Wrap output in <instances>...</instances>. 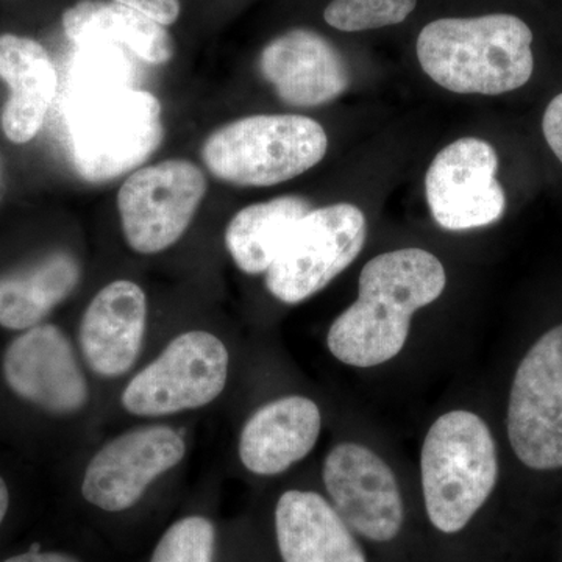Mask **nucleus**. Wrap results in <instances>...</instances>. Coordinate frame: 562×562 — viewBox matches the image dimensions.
<instances>
[{"label":"nucleus","instance_id":"nucleus-15","mask_svg":"<svg viewBox=\"0 0 562 562\" xmlns=\"http://www.w3.org/2000/svg\"><path fill=\"white\" fill-rule=\"evenodd\" d=\"M146 324V294L138 284L117 280L99 291L80 324V349L91 371L105 379L131 371Z\"/></svg>","mask_w":562,"mask_h":562},{"label":"nucleus","instance_id":"nucleus-9","mask_svg":"<svg viewBox=\"0 0 562 562\" xmlns=\"http://www.w3.org/2000/svg\"><path fill=\"white\" fill-rule=\"evenodd\" d=\"M205 192V176L188 160H166L133 172L117 194L128 246L143 255L169 249L190 227Z\"/></svg>","mask_w":562,"mask_h":562},{"label":"nucleus","instance_id":"nucleus-2","mask_svg":"<svg viewBox=\"0 0 562 562\" xmlns=\"http://www.w3.org/2000/svg\"><path fill=\"white\" fill-rule=\"evenodd\" d=\"M532 32L513 14L443 18L417 38L424 72L457 94L501 95L519 90L535 69Z\"/></svg>","mask_w":562,"mask_h":562},{"label":"nucleus","instance_id":"nucleus-27","mask_svg":"<svg viewBox=\"0 0 562 562\" xmlns=\"http://www.w3.org/2000/svg\"><path fill=\"white\" fill-rule=\"evenodd\" d=\"M3 562H79L76 558L68 557V554L55 552H31L18 554V557L9 558Z\"/></svg>","mask_w":562,"mask_h":562},{"label":"nucleus","instance_id":"nucleus-8","mask_svg":"<svg viewBox=\"0 0 562 562\" xmlns=\"http://www.w3.org/2000/svg\"><path fill=\"white\" fill-rule=\"evenodd\" d=\"M508 438L532 471L562 469V325L541 336L514 375Z\"/></svg>","mask_w":562,"mask_h":562},{"label":"nucleus","instance_id":"nucleus-13","mask_svg":"<svg viewBox=\"0 0 562 562\" xmlns=\"http://www.w3.org/2000/svg\"><path fill=\"white\" fill-rule=\"evenodd\" d=\"M3 376L18 397L55 414L80 412L90 395L69 339L50 324L29 328L10 344Z\"/></svg>","mask_w":562,"mask_h":562},{"label":"nucleus","instance_id":"nucleus-7","mask_svg":"<svg viewBox=\"0 0 562 562\" xmlns=\"http://www.w3.org/2000/svg\"><path fill=\"white\" fill-rule=\"evenodd\" d=\"M228 350L209 331H188L136 373L122 392L133 416L160 417L216 401L227 384Z\"/></svg>","mask_w":562,"mask_h":562},{"label":"nucleus","instance_id":"nucleus-4","mask_svg":"<svg viewBox=\"0 0 562 562\" xmlns=\"http://www.w3.org/2000/svg\"><path fill=\"white\" fill-rule=\"evenodd\" d=\"M66 106L70 161L90 183L138 168L165 135L160 102L149 91L117 88Z\"/></svg>","mask_w":562,"mask_h":562},{"label":"nucleus","instance_id":"nucleus-20","mask_svg":"<svg viewBox=\"0 0 562 562\" xmlns=\"http://www.w3.org/2000/svg\"><path fill=\"white\" fill-rule=\"evenodd\" d=\"M79 261L68 251H55L20 272L0 277V327L29 330L76 291Z\"/></svg>","mask_w":562,"mask_h":562},{"label":"nucleus","instance_id":"nucleus-23","mask_svg":"<svg viewBox=\"0 0 562 562\" xmlns=\"http://www.w3.org/2000/svg\"><path fill=\"white\" fill-rule=\"evenodd\" d=\"M417 0H331L324 20L336 31L366 32L402 24Z\"/></svg>","mask_w":562,"mask_h":562},{"label":"nucleus","instance_id":"nucleus-24","mask_svg":"<svg viewBox=\"0 0 562 562\" xmlns=\"http://www.w3.org/2000/svg\"><path fill=\"white\" fill-rule=\"evenodd\" d=\"M216 532L202 516H190L171 525L155 547L150 562H213Z\"/></svg>","mask_w":562,"mask_h":562},{"label":"nucleus","instance_id":"nucleus-28","mask_svg":"<svg viewBox=\"0 0 562 562\" xmlns=\"http://www.w3.org/2000/svg\"><path fill=\"white\" fill-rule=\"evenodd\" d=\"M9 486H7L5 480H3L2 476H0V525H2L3 519H5L7 513H9Z\"/></svg>","mask_w":562,"mask_h":562},{"label":"nucleus","instance_id":"nucleus-14","mask_svg":"<svg viewBox=\"0 0 562 562\" xmlns=\"http://www.w3.org/2000/svg\"><path fill=\"white\" fill-rule=\"evenodd\" d=\"M260 72L291 106H319L338 99L350 85L341 52L321 33L295 29L272 40L260 55Z\"/></svg>","mask_w":562,"mask_h":562},{"label":"nucleus","instance_id":"nucleus-25","mask_svg":"<svg viewBox=\"0 0 562 562\" xmlns=\"http://www.w3.org/2000/svg\"><path fill=\"white\" fill-rule=\"evenodd\" d=\"M122 5L146 14L150 20L157 21L161 25H171L179 20L180 2L179 0H114Z\"/></svg>","mask_w":562,"mask_h":562},{"label":"nucleus","instance_id":"nucleus-11","mask_svg":"<svg viewBox=\"0 0 562 562\" xmlns=\"http://www.w3.org/2000/svg\"><path fill=\"white\" fill-rule=\"evenodd\" d=\"M324 483L351 531L373 542H390L401 532L405 509L397 480L368 447L336 446L324 462Z\"/></svg>","mask_w":562,"mask_h":562},{"label":"nucleus","instance_id":"nucleus-19","mask_svg":"<svg viewBox=\"0 0 562 562\" xmlns=\"http://www.w3.org/2000/svg\"><path fill=\"white\" fill-rule=\"evenodd\" d=\"M63 29L76 46L125 47L150 65H165L173 55L165 25L114 0H80L63 14Z\"/></svg>","mask_w":562,"mask_h":562},{"label":"nucleus","instance_id":"nucleus-18","mask_svg":"<svg viewBox=\"0 0 562 562\" xmlns=\"http://www.w3.org/2000/svg\"><path fill=\"white\" fill-rule=\"evenodd\" d=\"M0 79L10 90L2 131L11 143H29L43 127L57 92L54 63L38 41L5 33L0 35Z\"/></svg>","mask_w":562,"mask_h":562},{"label":"nucleus","instance_id":"nucleus-12","mask_svg":"<svg viewBox=\"0 0 562 562\" xmlns=\"http://www.w3.org/2000/svg\"><path fill=\"white\" fill-rule=\"evenodd\" d=\"M184 453L183 438L172 428L144 427L125 432L92 457L81 494L103 512H125L158 476L176 468Z\"/></svg>","mask_w":562,"mask_h":562},{"label":"nucleus","instance_id":"nucleus-21","mask_svg":"<svg viewBox=\"0 0 562 562\" xmlns=\"http://www.w3.org/2000/svg\"><path fill=\"white\" fill-rule=\"evenodd\" d=\"M312 210L306 199L283 195L238 211L225 231V246L235 265L249 276L268 272L299 222Z\"/></svg>","mask_w":562,"mask_h":562},{"label":"nucleus","instance_id":"nucleus-5","mask_svg":"<svg viewBox=\"0 0 562 562\" xmlns=\"http://www.w3.org/2000/svg\"><path fill=\"white\" fill-rule=\"evenodd\" d=\"M327 149V133L312 117L257 114L211 133L202 158L216 179L239 187H272L319 165Z\"/></svg>","mask_w":562,"mask_h":562},{"label":"nucleus","instance_id":"nucleus-1","mask_svg":"<svg viewBox=\"0 0 562 562\" xmlns=\"http://www.w3.org/2000/svg\"><path fill=\"white\" fill-rule=\"evenodd\" d=\"M442 262L422 249L386 251L362 268L358 299L333 322L327 344L333 357L353 368H373L397 357L417 310L441 297Z\"/></svg>","mask_w":562,"mask_h":562},{"label":"nucleus","instance_id":"nucleus-26","mask_svg":"<svg viewBox=\"0 0 562 562\" xmlns=\"http://www.w3.org/2000/svg\"><path fill=\"white\" fill-rule=\"evenodd\" d=\"M543 138L562 162V94H558L547 106L542 117Z\"/></svg>","mask_w":562,"mask_h":562},{"label":"nucleus","instance_id":"nucleus-16","mask_svg":"<svg viewBox=\"0 0 562 562\" xmlns=\"http://www.w3.org/2000/svg\"><path fill=\"white\" fill-rule=\"evenodd\" d=\"M321 428L319 406L312 398H279L262 406L244 425L239 458L251 473L279 475L312 452Z\"/></svg>","mask_w":562,"mask_h":562},{"label":"nucleus","instance_id":"nucleus-6","mask_svg":"<svg viewBox=\"0 0 562 562\" xmlns=\"http://www.w3.org/2000/svg\"><path fill=\"white\" fill-rule=\"evenodd\" d=\"M364 213L351 203L310 211L266 272L273 297L295 305L324 290L355 261L366 243Z\"/></svg>","mask_w":562,"mask_h":562},{"label":"nucleus","instance_id":"nucleus-17","mask_svg":"<svg viewBox=\"0 0 562 562\" xmlns=\"http://www.w3.org/2000/svg\"><path fill=\"white\" fill-rule=\"evenodd\" d=\"M276 532L283 562H368L341 516L316 492H284Z\"/></svg>","mask_w":562,"mask_h":562},{"label":"nucleus","instance_id":"nucleus-3","mask_svg":"<svg viewBox=\"0 0 562 562\" xmlns=\"http://www.w3.org/2000/svg\"><path fill=\"white\" fill-rule=\"evenodd\" d=\"M420 469L432 527L446 535L461 531L498 480L497 447L486 422L469 412L443 414L425 436Z\"/></svg>","mask_w":562,"mask_h":562},{"label":"nucleus","instance_id":"nucleus-10","mask_svg":"<svg viewBox=\"0 0 562 562\" xmlns=\"http://www.w3.org/2000/svg\"><path fill=\"white\" fill-rule=\"evenodd\" d=\"M497 171V151L484 139L468 136L443 147L425 176L436 224L461 232L501 221L506 198Z\"/></svg>","mask_w":562,"mask_h":562},{"label":"nucleus","instance_id":"nucleus-22","mask_svg":"<svg viewBox=\"0 0 562 562\" xmlns=\"http://www.w3.org/2000/svg\"><path fill=\"white\" fill-rule=\"evenodd\" d=\"M69 76L68 102L79 101L98 92L132 88V66L121 47H79Z\"/></svg>","mask_w":562,"mask_h":562}]
</instances>
